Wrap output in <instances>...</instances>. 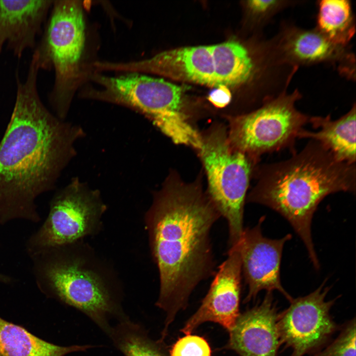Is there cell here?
<instances>
[{
  "instance_id": "cell-7",
  "label": "cell",
  "mask_w": 356,
  "mask_h": 356,
  "mask_svg": "<svg viewBox=\"0 0 356 356\" xmlns=\"http://www.w3.org/2000/svg\"><path fill=\"white\" fill-rule=\"evenodd\" d=\"M201 134L198 152L207 178L206 192L227 222L230 248L237 244L244 230L246 195L257 160L232 146L222 124L214 123Z\"/></svg>"
},
{
  "instance_id": "cell-20",
  "label": "cell",
  "mask_w": 356,
  "mask_h": 356,
  "mask_svg": "<svg viewBox=\"0 0 356 356\" xmlns=\"http://www.w3.org/2000/svg\"><path fill=\"white\" fill-rule=\"evenodd\" d=\"M107 335L125 356H167L161 343L137 322L126 317L112 325Z\"/></svg>"
},
{
  "instance_id": "cell-14",
  "label": "cell",
  "mask_w": 356,
  "mask_h": 356,
  "mask_svg": "<svg viewBox=\"0 0 356 356\" xmlns=\"http://www.w3.org/2000/svg\"><path fill=\"white\" fill-rule=\"evenodd\" d=\"M226 260L219 266L209 290L196 312L186 321L181 331L191 333L207 321L219 323L228 331L239 315L242 269L236 245L230 247Z\"/></svg>"
},
{
  "instance_id": "cell-3",
  "label": "cell",
  "mask_w": 356,
  "mask_h": 356,
  "mask_svg": "<svg viewBox=\"0 0 356 356\" xmlns=\"http://www.w3.org/2000/svg\"><path fill=\"white\" fill-rule=\"evenodd\" d=\"M256 174L257 182L247 201L267 206L286 219L318 269L311 235L313 214L327 195L340 191L355 193V164L339 160L319 142L312 140L290 158L263 166Z\"/></svg>"
},
{
  "instance_id": "cell-18",
  "label": "cell",
  "mask_w": 356,
  "mask_h": 356,
  "mask_svg": "<svg viewBox=\"0 0 356 356\" xmlns=\"http://www.w3.org/2000/svg\"><path fill=\"white\" fill-rule=\"evenodd\" d=\"M93 347L90 345H54L0 318V356H65Z\"/></svg>"
},
{
  "instance_id": "cell-4",
  "label": "cell",
  "mask_w": 356,
  "mask_h": 356,
  "mask_svg": "<svg viewBox=\"0 0 356 356\" xmlns=\"http://www.w3.org/2000/svg\"><path fill=\"white\" fill-rule=\"evenodd\" d=\"M32 258L39 286L85 314L106 335L111 320L127 317L118 273L84 240L48 249Z\"/></svg>"
},
{
  "instance_id": "cell-10",
  "label": "cell",
  "mask_w": 356,
  "mask_h": 356,
  "mask_svg": "<svg viewBox=\"0 0 356 356\" xmlns=\"http://www.w3.org/2000/svg\"><path fill=\"white\" fill-rule=\"evenodd\" d=\"M325 283L307 296L293 299L289 307L279 314L281 344L292 349L290 356L319 352L340 328L330 313L337 298L325 300L330 288L324 287Z\"/></svg>"
},
{
  "instance_id": "cell-16",
  "label": "cell",
  "mask_w": 356,
  "mask_h": 356,
  "mask_svg": "<svg viewBox=\"0 0 356 356\" xmlns=\"http://www.w3.org/2000/svg\"><path fill=\"white\" fill-rule=\"evenodd\" d=\"M53 0H0V54L4 47L20 58L34 50Z\"/></svg>"
},
{
  "instance_id": "cell-1",
  "label": "cell",
  "mask_w": 356,
  "mask_h": 356,
  "mask_svg": "<svg viewBox=\"0 0 356 356\" xmlns=\"http://www.w3.org/2000/svg\"><path fill=\"white\" fill-rule=\"evenodd\" d=\"M40 69L30 61L22 80L17 70L14 105L0 141V223L38 222L36 199L52 189L71 152L73 131L49 111L38 89Z\"/></svg>"
},
{
  "instance_id": "cell-23",
  "label": "cell",
  "mask_w": 356,
  "mask_h": 356,
  "mask_svg": "<svg viewBox=\"0 0 356 356\" xmlns=\"http://www.w3.org/2000/svg\"><path fill=\"white\" fill-rule=\"evenodd\" d=\"M296 1L281 0H251L246 1L248 11L258 21L266 24L274 15Z\"/></svg>"
},
{
  "instance_id": "cell-2",
  "label": "cell",
  "mask_w": 356,
  "mask_h": 356,
  "mask_svg": "<svg viewBox=\"0 0 356 356\" xmlns=\"http://www.w3.org/2000/svg\"><path fill=\"white\" fill-rule=\"evenodd\" d=\"M201 178L183 181L171 174L144 217L160 291L156 305L166 313V328L186 307L195 287L214 273L210 231L221 216Z\"/></svg>"
},
{
  "instance_id": "cell-13",
  "label": "cell",
  "mask_w": 356,
  "mask_h": 356,
  "mask_svg": "<svg viewBox=\"0 0 356 356\" xmlns=\"http://www.w3.org/2000/svg\"><path fill=\"white\" fill-rule=\"evenodd\" d=\"M264 220V217H261L256 226L244 229L235 245L240 252L242 273L248 286L244 302L255 299L263 290L267 292L277 290L290 302L293 298L282 286L280 268L284 245L292 236L288 234L278 239L264 237L261 228Z\"/></svg>"
},
{
  "instance_id": "cell-25",
  "label": "cell",
  "mask_w": 356,
  "mask_h": 356,
  "mask_svg": "<svg viewBox=\"0 0 356 356\" xmlns=\"http://www.w3.org/2000/svg\"><path fill=\"white\" fill-rule=\"evenodd\" d=\"M5 275L0 273V281L3 282L5 280Z\"/></svg>"
},
{
  "instance_id": "cell-22",
  "label": "cell",
  "mask_w": 356,
  "mask_h": 356,
  "mask_svg": "<svg viewBox=\"0 0 356 356\" xmlns=\"http://www.w3.org/2000/svg\"><path fill=\"white\" fill-rule=\"evenodd\" d=\"M207 341L203 337L191 334L178 339L170 352V356H211Z\"/></svg>"
},
{
  "instance_id": "cell-21",
  "label": "cell",
  "mask_w": 356,
  "mask_h": 356,
  "mask_svg": "<svg viewBox=\"0 0 356 356\" xmlns=\"http://www.w3.org/2000/svg\"><path fill=\"white\" fill-rule=\"evenodd\" d=\"M312 356H356L355 318L343 325L337 338Z\"/></svg>"
},
{
  "instance_id": "cell-15",
  "label": "cell",
  "mask_w": 356,
  "mask_h": 356,
  "mask_svg": "<svg viewBox=\"0 0 356 356\" xmlns=\"http://www.w3.org/2000/svg\"><path fill=\"white\" fill-rule=\"evenodd\" d=\"M279 314L272 292H267L259 304L239 314L229 331L228 348L240 356H278Z\"/></svg>"
},
{
  "instance_id": "cell-5",
  "label": "cell",
  "mask_w": 356,
  "mask_h": 356,
  "mask_svg": "<svg viewBox=\"0 0 356 356\" xmlns=\"http://www.w3.org/2000/svg\"><path fill=\"white\" fill-rule=\"evenodd\" d=\"M81 0H53L43 33L33 50L40 70L54 73L48 100L54 114L63 120L75 93L95 72L90 35Z\"/></svg>"
},
{
  "instance_id": "cell-24",
  "label": "cell",
  "mask_w": 356,
  "mask_h": 356,
  "mask_svg": "<svg viewBox=\"0 0 356 356\" xmlns=\"http://www.w3.org/2000/svg\"><path fill=\"white\" fill-rule=\"evenodd\" d=\"M231 94L229 88L220 85L212 91L208 95V100L217 108H223L230 102Z\"/></svg>"
},
{
  "instance_id": "cell-11",
  "label": "cell",
  "mask_w": 356,
  "mask_h": 356,
  "mask_svg": "<svg viewBox=\"0 0 356 356\" xmlns=\"http://www.w3.org/2000/svg\"><path fill=\"white\" fill-rule=\"evenodd\" d=\"M97 72L149 73L215 87L210 45L185 46L162 51L145 59L127 62L97 60Z\"/></svg>"
},
{
  "instance_id": "cell-6",
  "label": "cell",
  "mask_w": 356,
  "mask_h": 356,
  "mask_svg": "<svg viewBox=\"0 0 356 356\" xmlns=\"http://www.w3.org/2000/svg\"><path fill=\"white\" fill-rule=\"evenodd\" d=\"M80 91L84 98L117 103L141 112L176 144L198 150L201 135L184 110L182 88L137 73L108 76L94 72Z\"/></svg>"
},
{
  "instance_id": "cell-9",
  "label": "cell",
  "mask_w": 356,
  "mask_h": 356,
  "mask_svg": "<svg viewBox=\"0 0 356 356\" xmlns=\"http://www.w3.org/2000/svg\"><path fill=\"white\" fill-rule=\"evenodd\" d=\"M106 209L98 192L73 181L52 198L45 221L27 242L28 254L33 257L99 233Z\"/></svg>"
},
{
  "instance_id": "cell-8",
  "label": "cell",
  "mask_w": 356,
  "mask_h": 356,
  "mask_svg": "<svg viewBox=\"0 0 356 356\" xmlns=\"http://www.w3.org/2000/svg\"><path fill=\"white\" fill-rule=\"evenodd\" d=\"M301 94L286 89L247 113L229 118L227 129L230 144L257 160L262 154L292 146L310 117L297 109Z\"/></svg>"
},
{
  "instance_id": "cell-19",
  "label": "cell",
  "mask_w": 356,
  "mask_h": 356,
  "mask_svg": "<svg viewBox=\"0 0 356 356\" xmlns=\"http://www.w3.org/2000/svg\"><path fill=\"white\" fill-rule=\"evenodd\" d=\"M316 26L320 33L336 44H348L356 32L352 4L348 0L318 1Z\"/></svg>"
},
{
  "instance_id": "cell-17",
  "label": "cell",
  "mask_w": 356,
  "mask_h": 356,
  "mask_svg": "<svg viewBox=\"0 0 356 356\" xmlns=\"http://www.w3.org/2000/svg\"><path fill=\"white\" fill-rule=\"evenodd\" d=\"M356 105L336 120L330 116L310 117L309 122L316 132L302 129L297 137L311 138L322 144L339 160L350 164L356 162Z\"/></svg>"
},
{
  "instance_id": "cell-12",
  "label": "cell",
  "mask_w": 356,
  "mask_h": 356,
  "mask_svg": "<svg viewBox=\"0 0 356 356\" xmlns=\"http://www.w3.org/2000/svg\"><path fill=\"white\" fill-rule=\"evenodd\" d=\"M274 50L283 64L300 65L328 63L349 79H355V56L348 46L335 44L315 28L302 29L284 24L270 40Z\"/></svg>"
}]
</instances>
